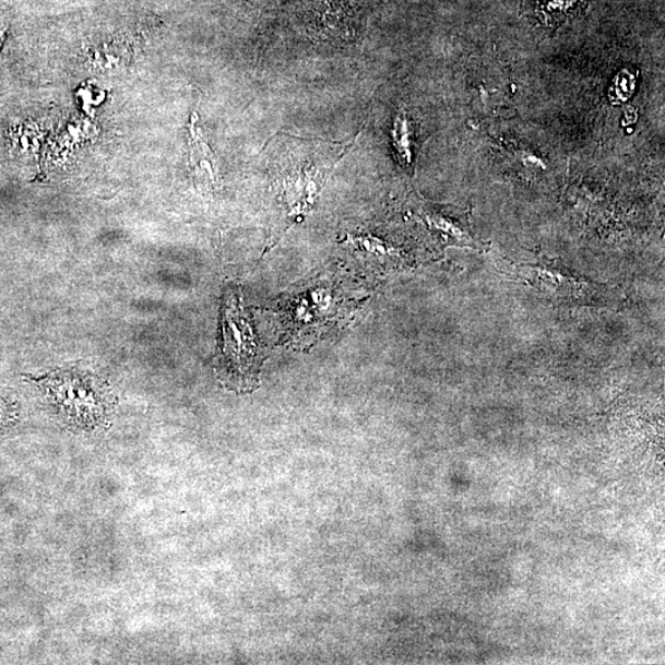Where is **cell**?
<instances>
[{"instance_id": "ba28073f", "label": "cell", "mask_w": 665, "mask_h": 665, "mask_svg": "<svg viewBox=\"0 0 665 665\" xmlns=\"http://www.w3.org/2000/svg\"><path fill=\"white\" fill-rule=\"evenodd\" d=\"M191 162L194 164L197 171H202V178L210 181L211 186L216 185L215 158L194 124L191 128Z\"/></svg>"}, {"instance_id": "9c48e42d", "label": "cell", "mask_w": 665, "mask_h": 665, "mask_svg": "<svg viewBox=\"0 0 665 665\" xmlns=\"http://www.w3.org/2000/svg\"><path fill=\"white\" fill-rule=\"evenodd\" d=\"M17 421V404L12 399L0 392V438L11 430Z\"/></svg>"}, {"instance_id": "277c9868", "label": "cell", "mask_w": 665, "mask_h": 665, "mask_svg": "<svg viewBox=\"0 0 665 665\" xmlns=\"http://www.w3.org/2000/svg\"><path fill=\"white\" fill-rule=\"evenodd\" d=\"M222 333V375L236 391L253 390L257 384V342L253 326L236 295L227 298Z\"/></svg>"}, {"instance_id": "30bf717a", "label": "cell", "mask_w": 665, "mask_h": 665, "mask_svg": "<svg viewBox=\"0 0 665 665\" xmlns=\"http://www.w3.org/2000/svg\"><path fill=\"white\" fill-rule=\"evenodd\" d=\"M634 86L633 76L628 73H622L616 79L613 88V99L616 95L619 96V100H626L629 98L630 93H632Z\"/></svg>"}, {"instance_id": "8992f818", "label": "cell", "mask_w": 665, "mask_h": 665, "mask_svg": "<svg viewBox=\"0 0 665 665\" xmlns=\"http://www.w3.org/2000/svg\"><path fill=\"white\" fill-rule=\"evenodd\" d=\"M428 226L441 235L448 242L458 246L475 247L476 240L464 214H454L451 211L429 209L426 211Z\"/></svg>"}, {"instance_id": "7a4b0ae2", "label": "cell", "mask_w": 665, "mask_h": 665, "mask_svg": "<svg viewBox=\"0 0 665 665\" xmlns=\"http://www.w3.org/2000/svg\"><path fill=\"white\" fill-rule=\"evenodd\" d=\"M290 146L296 164L282 166V188L285 201L292 214H305L312 209L318 189L324 181L326 171L334 167L339 158L325 161L335 154L344 153L348 144H330L325 142H307L290 139Z\"/></svg>"}, {"instance_id": "6da1fadb", "label": "cell", "mask_w": 665, "mask_h": 665, "mask_svg": "<svg viewBox=\"0 0 665 665\" xmlns=\"http://www.w3.org/2000/svg\"><path fill=\"white\" fill-rule=\"evenodd\" d=\"M66 423L84 430L103 428L115 408L108 385L98 376L79 370L34 379Z\"/></svg>"}, {"instance_id": "52a82bcc", "label": "cell", "mask_w": 665, "mask_h": 665, "mask_svg": "<svg viewBox=\"0 0 665 665\" xmlns=\"http://www.w3.org/2000/svg\"><path fill=\"white\" fill-rule=\"evenodd\" d=\"M392 139L394 149L397 151V156L403 168L413 170V153L414 143H416V131H414V123L406 111L400 112L396 120H394Z\"/></svg>"}, {"instance_id": "5b68a950", "label": "cell", "mask_w": 665, "mask_h": 665, "mask_svg": "<svg viewBox=\"0 0 665 665\" xmlns=\"http://www.w3.org/2000/svg\"><path fill=\"white\" fill-rule=\"evenodd\" d=\"M591 0H522L524 12L548 28L581 15Z\"/></svg>"}, {"instance_id": "3957f363", "label": "cell", "mask_w": 665, "mask_h": 665, "mask_svg": "<svg viewBox=\"0 0 665 665\" xmlns=\"http://www.w3.org/2000/svg\"><path fill=\"white\" fill-rule=\"evenodd\" d=\"M508 272L532 285L553 301L577 305H607L614 300L610 287L587 281L560 262L542 259L534 265L507 264Z\"/></svg>"}]
</instances>
